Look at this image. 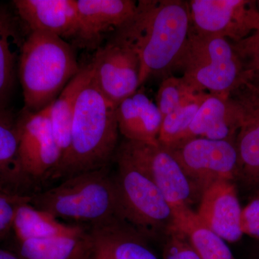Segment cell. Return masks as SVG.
<instances>
[{"label":"cell","instance_id":"obj_33","mask_svg":"<svg viewBox=\"0 0 259 259\" xmlns=\"http://www.w3.org/2000/svg\"><path fill=\"white\" fill-rule=\"evenodd\" d=\"M0 259H21L18 257L15 256V255L12 254L9 252L5 251V250H0Z\"/></svg>","mask_w":259,"mask_h":259},{"label":"cell","instance_id":"obj_7","mask_svg":"<svg viewBox=\"0 0 259 259\" xmlns=\"http://www.w3.org/2000/svg\"><path fill=\"white\" fill-rule=\"evenodd\" d=\"M118 148L157 186L171 205L175 219L200 200L201 194L168 148L126 139Z\"/></svg>","mask_w":259,"mask_h":259},{"label":"cell","instance_id":"obj_23","mask_svg":"<svg viewBox=\"0 0 259 259\" xmlns=\"http://www.w3.org/2000/svg\"><path fill=\"white\" fill-rule=\"evenodd\" d=\"M175 226L185 233L199 258L235 259L226 241L209 229L193 209L176 218Z\"/></svg>","mask_w":259,"mask_h":259},{"label":"cell","instance_id":"obj_19","mask_svg":"<svg viewBox=\"0 0 259 259\" xmlns=\"http://www.w3.org/2000/svg\"><path fill=\"white\" fill-rule=\"evenodd\" d=\"M231 96L243 110V122L237 134L236 145L239 160V175L247 186L259 185V104L244 89L239 88Z\"/></svg>","mask_w":259,"mask_h":259},{"label":"cell","instance_id":"obj_24","mask_svg":"<svg viewBox=\"0 0 259 259\" xmlns=\"http://www.w3.org/2000/svg\"><path fill=\"white\" fill-rule=\"evenodd\" d=\"M208 95L207 93H199L163 117L158 139L160 146L169 149L182 141L199 107Z\"/></svg>","mask_w":259,"mask_h":259},{"label":"cell","instance_id":"obj_18","mask_svg":"<svg viewBox=\"0 0 259 259\" xmlns=\"http://www.w3.org/2000/svg\"><path fill=\"white\" fill-rule=\"evenodd\" d=\"M29 32L15 11L0 5V110L10 107L22 49Z\"/></svg>","mask_w":259,"mask_h":259},{"label":"cell","instance_id":"obj_5","mask_svg":"<svg viewBox=\"0 0 259 259\" xmlns=\"http://www.w3.org/2000/svg\"><path fill=\"white\" fill-rule=\"evenodd\" d=\"M179 69L196 93L228 97L246 82L244 63L233 42L190 30Z\"/></svg>","mask_w":259,"mask_h":259},{"label":"cell","instance_id":"obj_26","mask_svg":"<svg viewBox=\"0 0 259 259\" xmlns=\"http://www.w3.org/2000/svg\"><path fill=\"white\" fill-rule=\"evenodd\" d=\"M199 93L194 92L181 76H167L162 80L156 95V103L163 117L181 105L190 101Z\"/></svg>","mask_w":259,"mask_h":259},{"label":"cell","instance_id":"obj_12","mask_svg":"<svg viewBox=\"0 0 259 259\" xmlns=\"http://www.w3.org/2000/svg\"><path fill=\"white\" fill-rule=\"evenodd\" d=\"M82 226L72 259H158L148 240L123 220Z\"/></svg>","mask_w":259,"mask_h":259},{"label":"cell","instance_id":"obj_31","mask_svg":"<svg viewBox=\"0 0 259 259\" xmlns=\"http://www.w3.org/2000/svg\"><path fill=\"white\" fill-rule=\"evenodd\" d=\"M257 3H258L257 6L259 10V1ZM233 44L238 54H241L246 51L258 50L259 49V30L253 32L244 40Z\"/></svg>","mask_w":259,"mask_h":259},{"label":"cell","instance_id":"obj_3","mask_svg":"<svg viewBox=\"0 0 259 259\" xmlns=\"http://www.w3.org/2000/svg\"><path fill=\"white\" fill-rule=\"evenodd\" d=\"M109 166L79 174L55 187L39 191L28 196V203L71 224L87 226L122 219Z\"/></svg>","mask_w":259,"mask_h":259},{"label":"cell","instance_id":"obj_14","mask_svg":"<svg viewBox=\"0 0 259 259\" xmlns=\"http://www.w3.org/2000/svg\"><path fill=\"white\" fill-rule=\"evenodd\" d=\"M242 209L232 181H219L202 192L197 213L209 229L228 243L241 240Z\"/></svg>","mask_w":259,"mask_h":259},{"label":"cell","instance_id":"obj_17","mask_svg":"<svg viewBox=\"0 0 259 259\" xmlns=\"http://www.w3.org/2000/svg\"><path fill=\"white\" fill-rule=\"evenodd\" d=\"M119 132L125 139L157 145L163 115L156 102L138 90L116 107Z\"/></svg>","mask_w":259,"mask_h":259},{"label":"cell","instance_id":"obj_22","mask_svg":"<svg viewBox=\"0 0 259 259\" xmlns=\"http://www.w3.org/2000/svg\"><path fill=\"white\" fill-rule=\"evenodd\" d=\"M90 64L81 67L59 97L50 105V120L53 132L62 156L69 148L75 105L80 93L91 80Z\"/></svg>","mask_w":259,"mask_h":259},{"label":"cell","instance_id":"obj_15","mask_svg":"<svg viewBox=\"0 0 259 259\" xmlns=\"http://www.w3.org/2000/svg\"><path fill=\"white\" fill-rule=\"evenodd\" d=\"M243 122V108L234 97L209 94L178 144L197 138L236 141Z\"/></svg>","mask_w":259,"mask_h":259},{"label":"cell","instance_id":"obj_8","mask_svg":"<svg viewBox=\"0 0 259 259\" xmlns=\"http://www.w3.org/2000/svg\"><path fill=\"white\" fill-rule=\"evenodd\" d=\"M50 105L37 112L23 110L18 116V159L30 195L50 182L62 157L50 120Z\"/></svg>","mask_w":259,"mask_h":259},{"label":"cell","instance_id":"obj_28","mask_svg":"<svg viewBox=\"0 0 259 259\" xmlns=\"http://www.w3.org/2000/svg\"><path fill=\"white\" fill-rule=\"evenodd\" d=\"M28 199V196L20 197L0 193V238L13 229L17 205Z\"/></svg>","mask_w":259,"mask_h":259},{"label":"cell","instance_id":"obj_34","mask_svg":"<svg viewBox=\"0 0 259 259\" xmlns=\"http://www.w3.org/2000/svg\"><path fill=\"white\" fill-rule=\"evenodd\" d=\"M250 259H259V245L255 250H253V253H252L251 258Z\"/></svg>","mask_w":259,"mask_h":259},{"label":"cell","instance_id":"obj_11","mask_svg":"<svg viewBox=\"0 0 259 259\" xmlns=\"http://www.w3.org/2000/svg\"><path fill=\"white\" fill-rule=\"evenodd\" d=\"M190 32L215 35L236 44L259 30L256 2L248 0H191Z\"/></svg>","mask_w":259,"mask_h":259},{"label":"cell","instance_id":"obj_20","mask_svg":"<svg viewBox=\"0 0 259 259\" xmlns=\"http://www.w3.org/2000/svg\"><path fill=\"white\" fill-rule=\"evenodd\" d=\"M18 116L8 108L0 110V193L26 197L30 192L18 159Z\"/></svg>","mask_w":259,"mask_h":259},{"label":"cell","instance_id":"obj_13","mask_svg":"<svg viewBox=\"0 0 259 259\" xmlns=\"http://www.w3.org/2000/svg\"><path fill=\"white\" fill-rule=\"evenodd\" d=\"M134 0H76L79 26L76 46L97 50L107 34H111L132 18L137 8Z\"/></svg>","mask_w":259,"mask_h":259},{"label":"cell","instance_id":"obj_25","mask_svg":"<svg viewBox=\"0 0 259 259\" xmlns=\"http://www.w3.org/2000/svg\"><path fill=\"white\" fill-rule=\"evenodd\" d=\"M80 236H54L19 242L21 259H72Z\"/></svg>","mask_w":259,"mask_h":259},{"label":"cell","instance_id":"obj_1","mask_svg":"<svg viewBox=\"0 0 259 259\" xmlns=\"http://www.w3.org/2000/svg\"><path fill=\"white\" fill-rule=\"evenodd\" d=\"M190 30L189 3L140 0L132 18L116 31L128 40L141 61V87L153 77L179 69Z\"/></svg>","mask_w":259,"mask_h":259},{"label":"cell","instance_id":"obj_27","mask_svg":"<svg viewBox=\"0 0 259 259\" xmlns=\"http://www.w3.org/2000/svg\"><path fill=\"white\" fill-rule=\"evenodd\" d=\"M163 259H200L183 231L173 227L166 236Z\"/></svg>","mask_w":259,"mask_h":259},{"label":"cell","instance_id":"obj_6","mask_svg":"<svg viewBox=\"0 0 259 259\" xmlns=\"http://www.w3.org/2000/svg\"><path fill=\"white\" fill-rule=\"evenodd\" d=\"M114 160L121 218L148 241L166 238L175 215L161 190L118 148Z\"/></svg>","mask_w":259,"mask_h":259},{"label":"cell","instance_id":"obj_4","mask_svg":"<svg viewBox=\"0 0 259 259\" xmlns=\"http://www.w3.org/2000/svg\"><path fill=\"white\" fill-rule=\"evenodd\" d=\"M80 69L66 40L47 32H29L18 69L24 110L37 112L49 106Z\"/></svg>","mask_w":259,"mask_h":259},{"label":"cell","instance_id":"obj_32","mask_svg":"<svg viewBox=\"0 0 259 259\" xmlns=\"http://www.w3.org/2000/svg\"><path fill=\"white\" fill-rule=\"evenodd\" d=\"M244 86L245 90L250 94V96L259 104V88L248 83H245Z\"/></svg>","mask_w":259,"mask_h":259},{"label":"cell","instance_id":"obj_9","mask_svg":"<svg viewBox=\"0 0 259 259\" xmlns=\"http://www.w3.org/2000/svg\"><path fill=\"white\" fill-rule=\"evenodd\" d=\"M92 82L115 107L139 90L141 61L136 48L115 31L90 63Z\"/></svg>","mask_w":259,"mask_h":259},{"label":"cell","instance_id":"obj_16","mask_svg":"<svg viewBox=\"0 0 259 259\" xmlns=\"http://www.w3.org/2000/svg\"><path fill=\"white\" fill-rule=\"evenodd\" d=\"M15 12L29 32L74 39L79 26L76 0H15Z\"/></svg>","mask_w":259,"mask_h":259},{"label":"cell","instance_id":"obj_35","mask_svg":"<svg viewBox=\"0 0 259 259\" xmlns=\"http://www.w3.org/2000/svg\"><path fill=\"white\" fill-rule=\"evenodd\" d=\"M258 190H257V192H259V185L258 186Z\"/></svg>","mask_w":259,"mask_h":259},{"label":"cell","instance_id":"obj_10","mask_svg":"<svg viewBox=\"0 0 259 259\" xmlns=\"http://www.w3.org/2000/svg\"><path fill=\"white\" fill-rule=\"evenodd\" d=\"M168 150L201 196L215 182H235L238 179L239 160L236 141L197 138Z\"/></svg>","mask_w":259,"mask_h":259},{"label":"cell","instance_id":"obj_30","mask_svg":"<svg viewBox=\"0 0 259 259\" xmlns=\"http://www.w3.org/2000/svg\"><path fill=\"white\" fill-rule=\"evenodd\" d=\"M239 54L244 63L246 82L259 88V49Z\"/></svg>","mask_w":259,"mask_h":259},{"label":"cell","instance_id":"obj_29","mask_svg":"<svg viewBox=\"0 0 259 259\" xmlns=\"http://www.w3.org/2000/svg\"><path fill=\"white\" fill-rule=\"evenodd\" d=\"M242 209L241 229L243 234L259 239V192Z\"/></svg>","mask_w":259,"mask_h":259},{"label":"cell","instance_id":"obj_2","mask_svg":"<svg viewBox=\"0 0 259 259\" xmlns=\"http://www.w3.org/2000/svg\"><path fill=\"white\" fill-rule=\"evenodd\" d=\"M115 108L90 80L76 100L69 148L50 182L110 166L119 146Z\"/></svg>","mask_w":259,"mask_h":259},{"label":"cell","instance_id":"obj_21","mask_svg":"<svg viewBox=\"0 0 259 259\" xmlns=\"http://www.w3.org/2000/svg\"><path fill=\"white\" fill-rule=\"evenodd\" d=\"M13 229L19 242L54 236H80L83 226L64 223L49 213L35 208L27 200L18 204Z\"/></svg>","mask_w":259,"mask_h":259}]
</instances>
